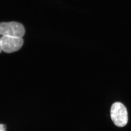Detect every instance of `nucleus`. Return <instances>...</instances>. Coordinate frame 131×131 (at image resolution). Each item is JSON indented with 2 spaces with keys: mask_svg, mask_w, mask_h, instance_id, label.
<instances>
[{
  "mask_svg": "<svg viewBox=\"0 0 131 131\" xmlns=\"http://www.w3.org/2000/svg\"><path fill=\"white\" fill-rule=\"evenodd\" d=\"M110 115L113 122L116 126L122 127L127 124L128 117L127 109L121 103L115 102L112 105Z\"/></svg>",
  "mask_w": 131,
  "mask_h": 131,
  "instance_id": "f257e3e1",
  "label": "nucleus"
},
{
  "mask_svg": "<svg viewBox=\"0 0 131 131\" xmlns=\"http://www.w3.org/2000/svg\"><path fill=\"white\" fill-rule=\"evenodd\" d=\"M25 30L24 26L17 22L0 23V35L16 38H22Z\"/></svg>",
  "mask_w": 131,
  "mask_h": 131,
  "instance_id": "f03ea898",
  "label": "nucleus"
},
{
  "mask_svg": "<svg viewBox=\"0 0 131 131\" xmlns=\"http://www.w3.org/2000/svg\"><path fill=\"white\" fill-rule=\"evenodd\" d=\"M2 49L6 53H11L19 50L24 44L22 38L2 36L0 38Z\"/></svg>",
  "mask_w": 131,
  "mask_h": 131,
  "instance_id": "7ed1b4c3",
  "label": "nucleus"
},
{
  "mask_svg": "<svg viewBox=\"0 0 131 131\" xmlns=\"http://www.w3.org/2000/svg\"><path fill=\"white\" fill-rule=\"evenodd\" d=\"M6 125L4 124H0V131H6Z\"/></svg>",
  "mask_w": 131,
  "mask_h": 131,
  "instance_id": "20e7f679",
  "label": "nucleus"
},
{
  "mask_svg": "<svg viewBox=\"0 0 131 131\" xmlns=\"http://www.w3.org/2000/svg\"><path fill=\"white\" fill-rule=\"evenodd\" d=\"M2 51V47H1V42L0 40V53H1Z\"/></svg>",
  "mask_w": 131,
  "mask_h": 131,
  "instance_id": "39448f33",
  "label": "nucleus"
}]
</instances>
